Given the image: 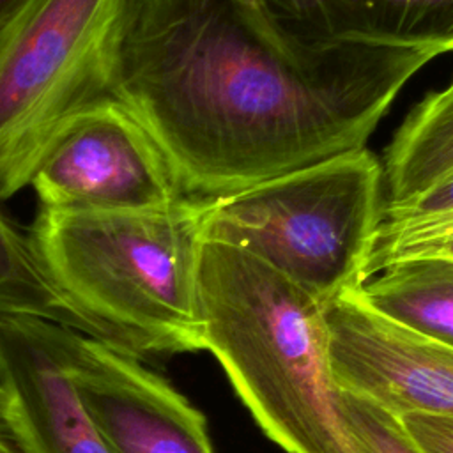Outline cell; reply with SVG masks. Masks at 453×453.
Returning <instances> with one entry per match:
<instances>
[{
  "label": "cell",
  "mask_w": 453,
  "mask_h": 453,
  "mask_svg": "<svg viewBox=\"0 0 453 453\" xmlns=\"http://www.w3.org/2000/svg\"><path fill=\"white\" fill-rule=\"evenodd\" d=\"M324 304L253 255L202 237V350L288 453H357L340 412Z\"/></svg>",
  "instance_id": "obj_3"
},
{
  "label": "cell",
  "mask_w": 453,
  "mask_h": 453,
  "mask_svg": "<svg viewBox=\"0 0 453 453\" xmlns=\"http://www.w3.org/2000/svg\"><path fill=\"white\" fill-rule=\"evenodd\" d=\"M129 0H27L0 25V200L30 184L55 136L111 96Z\"/></svg>",
  "instance_id": "obj_5"
},
{
  "label": "cell",
  "mask_w": 453,
  "mask_h": 453,
  "mask_svg": "<svg viewBox=\"0 0 453 453\" xmlns=\"http://www.w3.org/2000/svg\"><path fill=\"white\" fill-rule=\"evenodd\" d=\"M69 327L37 315L0 320V384L23 453H113L73 386Z\"/></svg>",
  "instance_id": "obj_9"
},
{
  "label": "cell",
  "mask_w": 453,
  "mask_h": 453,
  "mask_svg": "<svg viewBox=\"0 0 453 453\" xmlns=\"http://www.w3.org/2000/svg\"><path fill=\"white\" fill-rule=\"evenodd\" d=\"M333 377L402 418H453V349L365 306L350 290L324 308Z\"/></svg>",
  "instance_id": "obj_8"
},
{
  "label": "cell",
  "mask_w": 453,
  "mask_h": 453,
  "mask_svg": "<svg viewBox=\"0 0 453 453\" xmlns=\"http://www.w3.org/2000/svg\"><path fill=\"white\" fill-rule=\"evenodd\" d=\"M27 0H0V25L11 16L14 14Z\"/></svg>",
  "instance_id": "obj_18"
},
{
  "label": "cell",
  "mask_w": 453,
  "mask_h": 453,
  "mask_svg": "<svg viewBox=\"0 0 453 453\" xmlns=\"http://www.w3.org/2000/svg\"><path fill=\"white\" fill-rule=\"evenodd\" d=\"M400 419L425 453H453V418L411 412Z\"/></svg>",
  "instance_id": "obj_17"
},
{
  "label": "cell",
  "mask_w": 453,
  "mask_h": 453,
  "mask_svg": "<svg viewBox=\"0 0 453 453\" xmlns=\"http://www.w3.org/2000/svg\"><path fill=\"white\" fill-rule=\"evenodd\" d=\"M246 2H251V4H262V0H246Z\"/></svg>",
  "instance_id": "obj_19"
},
{
  "label": "cell",
  "mask_w": 453,
  "mask_h": 453,
  "mask_svg": "<svg viewBox=\"0 0 453 453\" xmlns=\"http://www.w3.org/2000/svg\"><path fill=\"white\" fill-rule=\"evenodd\" d=\"M73 386L113 453H214L203 414L142 359L67 331Z\"/></svg>",
  "instance_id": "obj_7"
},
{
  "label": "cell",
  "mask_w": 453,
  "mask_h": 453,
  "mask_svg": "<svg viewBox=\"0 0 453 453\" xmlns=\"http://www.w3.org/2000/svg\"><path fill=\"white\" fill-rule=\"evenodd\" d=\"M432 53L306 42L262 4L129 0L111 96L193 198L365 149Z\"/></svg>",
  "instance_id": "obj_1"
},
{
  "label": "cell",
  "mask_w": 453,
  "mask_h": 453,
  "mask_svg": "<svg viewBox=\"0 0 453 453\" xmlns=\"http://www.w3.org/2000/svg\"><path fill=\"white\" fill-rule=\"evenodd\" d=\"M449 219H453V173L382 218V221L398 225H434Z\"/></svg>",
  "instance_id": "obj_16"
},
{
  "label": "cell",
  "mask_w": 453,
  "mask_h": 453,
  "mask_svg": "<svg viewBox=\"0 0 453 453\" xmlns=\"http://www.w3.org/2000/svg\"><path fill=\"white\" fill-rule=\"evenodd\" d=\"M382 218L453 173V80L419 101L386 149Z\"/></svg>",
  "instance_id": "obj_11"
},
{
  "label": "cell",
  "mask_w": 453,
  "mask_h": 453,
  "mask_svg": "<svg viewBox=\"0 0 453 453\" xmlns=\"http://www.w3.org/2000/svg\"><path fill=\"white\" fill-rule=\"evenodd\" d=\"M382 163L365 147L207 198L202 237L253 255L324 306L354 290L382 223Z\"/></svg>",
  "instance_id": "obj_4"
},
{
  "label": "cell",
  "mask_w": 453,
  "mask_h": 453,
  "mask_svg": "<svg viewBox=\"0 0 453 453\" xmlns=\"http://www.w3.org/2000/svg\"><path fill=\"white\" fill-rule=\"evenodd\" d=\"M416 257L453 258V219L434 225L382 221L366 264L365 280L389 264Z\"/></svg>",
  "instance_id": "obj_15"
},
{
  "label": "cell",
  "mask_w": 453,
  "mask_h": 453,
  "mask_svg": "<svg viewBox=\"0 0 453 453\" xmlns=\"http://www.w3.org/2000/svg\"><path fill=\"white\" fill-rule=\"evenodd\" d=\"M267 12L306 42H349L453 51V0H262Z\"/></svg>",
  "instance_id": "obj_10"
},
{
  "label": "cell",
  "mask_w": 453,
  "mask_h": 453,
  "mask_svg": "<svg viewBox=\"0 0 453 453\" xmlns=\"http://www.w3.org/2000/svg\"><path fill=\"white\" fill-rule=\"evenodd\" d=\"M30 186L41 209L136 211L186 196L165 156L113 96L78 113L50 143Z\"/></svg>",
  "instance_id": "obj_6"
},
{
  "label": "cell",
  "mask_w": 453,
  "mask_h": 453,
  "mask_svg": "<svg viewBox=\"0 0 453 453\" xmlns=\"http://www.w3.org/2000/svg\"><path fill=\"white\" fill-rule=\"evenodd\" d=\"M9 315H37L85 333L83 324L53 288L23 232L0 209V320ZM0 453H23L7 419L5 393L0 384Z\"/></svg>",
  "instance_id": "obj_13"
},
{
  "label": "cell",
  "mask_w": 453,
  "mask_h": 453,
  "mask_svg": "<svg viewBox=\"0 0 453 453\" xmlns=\"http://www.w3.org/2000/svg\"><path fill=\"white\" fill-rule=\"evenodd\" d=\"M340 412L357 453H425L398 416L363 395L340 388Z\"/></svg>",
  "instance_id": "obj_14"
},
{
  "label": "cell",
  "mask_w": 453,
  "mask_h": 453,
  "mask_svg": "<svg viewBox=\"0 0 453 453\" xmlns=\"http://www.w3.org/2000/svg\"><path fill=\"white\" fill-rule=\"evenodd\" d=\"M207 198L154 209H39L28 237L85 331L138 359L202 350L196 267Z\"/></svg>",
  "instance_id": "obj_2"
},
{
  "label": "cell",
  "mask_w": 453,
  "mask_h": 453,
  "mask_svg": "<svg viewBox=\"0 0 453 453\" xmlns=\"http://www.w3.org/2000/svg\"><path fill=\"white\" fill-rule=\"evenodd\" d=\"M350 292L395 324L453 349V258L398 260Z\"/></svg>",
  "instance_id": "obj_12"
}]
</instances>
